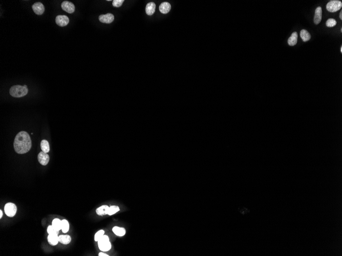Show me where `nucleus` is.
I'll use <instances>...</instances> for the list:
<instances>
[{
  "label": "nucleus",
  "mask_w": 342,
  "mask_h": 256,
  "mask_svg": "<svg viewBox=\"0 0 342 256\" xmlns=\"http://www.w3.org/2000/svg\"><path fill=\"white\" fill-rule=\"evenodd\" d=\"M14 149L19 154L28 153L32 146L31 140L29 134L26 131H21L15 137L13 143Z\"/></svg>",
  "instance_id": "nucleus-1"
},
{
  "label": "nucleus",
  "mask_w": 342,
  "mask_h": 256,
  "mask_svg": "<svg viewBox=\"0 0 342 256\" xmlns=\"http://www.w3.org/2000/svg\"><path fill=\"white\" fill-rule=\"evenodd\" d=\"M28 92V89L24 86L20 85H14L11 87L9 93L13 97L21 98L26 95Z\"/></svg>",
  "instance_id": "nucleus-2"
},
{
  "label": "nucleus",
  "mask_w": 342,
  "mask_h": 256,
  "mask_svg": "<svg viewBox=\"0 0 342 256\" xmlns=\"http://www.w3.org/2000/svg\"><path fill=\"white\" fill-rule=\"evenodd\" d=\"M100 250L103 252H108L111 248V244L109 238L107 235H104L98 241Z\"/></svg>",
  "instance_id": "nucleus-3"
},
{
  "label": "nucleus",
  "mask_w": 342,
  "mask_h": 256,
  "mask_svg": "<svg viewBox=\"0 0 342 256\" xmlns=\"http://www.w3.org/2000/svg\"><path fill=\"white\" fill-rule=\"evenodd\" d=\"M342 7V3L340 1L334 0L330 1L326 5L327 10L330 12H335L339 10Z\"/></svg>",
  "instance_id": "nucleus-4"
},
{
  "label": "nucleus",
  "mask_w": 342,
  "mask_h": 256,
  "mask_svg": "<svg viewBox=\"0 0 342 256\" xmlns=\"http://www.w3.org/2000/svg\"><path fill=\"white\" fill-rule=\"evenodd\" d=\"M4 211L7 216L9 217H13L16 214L17 207L15 203H8L5 205Z\"/></svg>",
  "instance_id": "nucleus-5"
},
{
  "label": "nucleus",
  "mask_w": 342,
  "mask_h": 256,
  "mask_svg": "<svg viewBox=\"0 0 342 256\" xmlns=\"http://www.w3.org/2000/svg\"><path fill=\"white\" fill-rule=\"evenodd\" d=\"M55 22L59 26L65 27L69 24V19L65 15H59L55 18Z\"/></svg>",
  "instance_id": "nucleus-6"
},
{
  "label": "nucleus",
  "mask_w": 342,
  "mask_h": 256,
  "mask_svg": "<svg viewBox=\"0 0 342 256\" xmlns=\"http://www.w3.org/2000/svg\"><path fill=\"white\" fill-rule=\"evenodd\" d=\"M62 9L68 13H73L75 11V6L72 3L64 1L61 4Z\"/></svg>",
  "instance_id": "nucleus-7"
},
{
  "label": "nucleus",
  "mask_w": 342,
  "mask_h": 256,
  "mask_svg": "<svg viewBox=\"0 0 342 256\" xmlns=\"http://www.w3.org/2000/svg\"><path fill=\"white\" fill-rule=\"evenodd\" d=\"M114 19V16L112 13H107L106 15H100L99 17V20L102 23L110 24Z\"/></svg>",
  "instance_id": "nucleus-8"
},
{
  "label": "nucleus",
  "mask_w": 342,
  "mask_h": 256,
  "mask_svg": "<svg viewBox=\"0 0 342 256\" xmlns=\"http://www.w3.org/2000/svg\"><path fill=\"white\" fill-rule=\"evenodd\" d=\"M38 162L43 166H46L49 163V155L47 154V153H44L43 151L40 152L38 153Z\"/></svg>",
  "instance_id": "nucleus-9"
},
{
  "label": "nucleus",
  "mask_w": 342,
  "mask_h": 256,
  "mask_svg": "<svg viewBox=\"0 0 342 256\" xmlns=\"http://www.w3.org/2000/svg\"><path fill=\"white\" fill-rule=\"evenodd\" d=\"M34 12L37 15H42L45 11V7L41 2H36L32 6Z\"/></svg>",
  "instance_id": "nucleus-10"
},
{
  "label": "nucleus",
  "mask_w": 342,
  "mask_h": 256,
  "mask_svg": "<svg viewBox=\"0 0 342 256\" xmlns=\"http://www.w3.org/2000/svg\"><path fill=\"white\" fill-rule=\"evenodd\" d=\"M322 19V9L321 7H318L315 11V17H314V23L315 24L318 25L321 22Z\"/></svg>",
  "instance_id": "nucleus-11"
},
{
  "label": "nucleus",
  "mask_w": 342,
  "mask_h": 256,
  "mask_svg": "<svg viewBox=\"0 0 342 256\" xmlns=\"http://www.w3.org/2000/svg\"><path fill=\"white\" fill-rule=\"evenodd\" d=\"M47 240L51 246H56L59 242L58 234H49L47 237Z\"/></svg>",
  "instance_id": "nucleus-12"
},
{
  "label": "nucleus",
  "mask_w": 342,
  "mask_h": 256,
  "mask_svg": "<svg viewBox=\"0 0 342 256\" xmlns=\"http://www.w3.org/2000/svg\"><path fill=\"white\" fill-rule=\"evenodd\" d=\"M109 210V207L108 205H102L96 210V213L98 215L104 216V215L108 214Z\"/></svg>",
  "instance_id": "nucleus-13"
},
{
  "label": "nucleus",
  "mask_w": 342,
  "mask_h": 256,
  "mask_svg": "<svg viewBox=\"0 0 342 256\" xmlns=\"http://www.w3.org/2000/svg\"><path fill=\"white\" fill-rule=\"evenodd\" d=\"M156 5L153 2H150L148 3L147 6L146 7V12L148 15H153L155 11Z\"/></svg>",
  "instance_id": "nucleus-14"
},
{
  "label": "nucleus",
  "mask_w": 342,
  "mask_h": 256,
  "mask_svg": "<svg viewBox=\"0 0 342 256\" xmlns=\"http://www.w3.org/2000/svg\"><path fill=\"white\" fill-rule=\"evenodd\" d=\"M171 8V6L169 3L164 2L161 4L160 6V11L163 14H166L169 12Z\"/></svg>",
  "instance_id": "nucleus-15"
},
{
  "label": "nucleus",
  "mask_w": 342,
  "mask_h": 256,
  "mask_svg": "<svg viewBox=\"0 0 342 256\" xmlns=\"http://www.w3.org/2000/svg\"><path fill=\"white\" fill-rule=\"evenodd\" d=\"M112 231L115 235H117L119 237H122V236H125V233H126V230L125 228L117 227V226H115L114 228H113Z\"/></svg>",
  "instance_id": "nucleus-16"
},
{
  "label": "nucleus",
  "mask_w": 342,
  "mask_h": 256,
  "mask_svg": "<svg viewBox=\"0 0 342 256\" xmlns=\"http://www.w3.org/2000/svg\"><path fill=\"white\" fill-rule=\"evenodd\" d=\"M297 33L294 32L292 33L290 37L288 40V44L290 46H294L297 44Z\"/></svg>",
  "instance_id": "nucleus-17"
},
{
  "label": "nucleus",
  "mask_w": 342,
  "mask_h": 256,
  "mask_svg": "<svg viewBox=\"0 0 342 256\" xmlns=\"http://www.w3.org/2000/svg\"><path fill=\"white\" fill-rule=\"evenodd\" d=\"M59 242L63 244H68L71 241V238L69 235H60L59 236Z\"/></svg>",
  "instance_id": "nucleus-18"
},
{
  "label": "nucleus",
  "mask_w": 342,
  "mask_h": 256,
  "mask_svg": "<svg viewBox=\"0 0 342 256\" xmlns=\"http://www.w3.org/2000/svg\"><path fill=\"white\" fill-rule=\"evenodd\" d=\"M300 36L304 42H306L308 40H310V38H311V35H310V33L307 30L305 29L302 30L301 31Z\"/></svg>",
  "instance_id": "nucleus-19"
},
{
  "label": "nucleus",
  "mask_w": 342,
  "mask_h": 256,
  "mask_svg": "<svg viewBox=\"0 0 342 256\" xmlns=\"http://www.w3.org/2000/svg\"><path fill=\"white\" fill-rule=\"evenodd\" d=\"M40 148L44 153H49L50 151L49 144L47 140H43L40 143Z\"/></svg>",
  "instance_id": "nucleus-20"
},
{
  "label": "nucleus",
  "mask_w": 342,
  "mask_h": 256,
  "mask_svg": "<svg viewBox=\"0 0 342 256\" xmlns=\"http://www.w3.org/2000/svg\"><path fill=\"white\" fill-rule=\"evenodd\" d=\"M61 221H62V220H60L59 219L55 218L53 219L52 222V225L57 231H60L62 229Z\"/></svg>",
  "instance_id": "nucleus-21"
},
{
  "label": "nucleus",
  "mask_w": 342,
  "mask_h": 256,
  "mask_svg": "<svg viewBox=\"0 0 342 256\" xmlns=\"http://www.w3.org/2000/svg\"><path fill=\"white\" fill-rule=\"evenodd\" d=\"M61 223H62L61 230L62 232L64 233H67L69 230V223L68 221L66 219H63L62 220Z\"/></svg>",
  "instance_id": "nucleus-22"
},
{
  "label": "nucleus",
  "mask_w": 342,
  "mask_h": 256,
  "mask_svg": "<svg viewBox=\"0 0 342 256\" xmlns=\"http://www.w3.org/2000/svg\"><path fill=\"white\" fill-rule=\"evenodd\" d=\"M119 207L117 205H112L110 207H109V210L108 213V215H113L115 213H116L117 212L119 211Z\"/></svg>",
  "instance_id": "nucleus-23"
},
{
  "label": "nucleus",
  "mask_w": 342,
  "mask_h": 256,
  "mask_svg": "<svg viewBox=\"0 0 342 256\" xmlns=\"http://www.w3.org/2000/svg\"><path fill=\"white\" fill-rule=\"evenodd\" d=\"M104 231L102 230H100V231H98L97 233H96L94 236V240L95 241L98 242L100 239L102 238V237L104 235Z\"/></svg>",
  "instance_id": "nucleus-24"
},
{
  "label": "nucleus",
  "mask_w": 342,
  "mask_h": 256,
  "mask_svg": "<svg viewBox=\"0 0 342 256\" xmlns=\"http://www.w3.org/2000/svg\"><path fill=\"white\" fill-rule=\"evenodd\" d=\"M336 25V21L334 19H329L326 22V25L328 27H333Z\"/></svg>",
  "instance_id": "nucleus-25"
},
{
  "label": "nucleus",
  "mask_w": 342,
  "mask_h": 256,
  "mask_svg": "<svg viewBox=\"0 0 342 256\" xmlns=\"http://www.w3.org/2000/svg\"><path fill=\"white\" fill-rule=\"evenodd\" d=\"M59 232V231L55 230L52 225H49L47 228V233L48 234H58Z\"/></svg>",
  "instance_id": "nucleus-26"
},
{
  "label": "nucleus",
  "mask_w": 342,
  "mask_h": 256,
  "mask_svg": "<svg viewBox=\"0 0 342 256\" xmlns=\"http://www.w3.org/2000/svg\"><path fill=\"white\" fill-rule=\"evenodd\" d=\"M124 0H114L113 1V6L115 7H119L123 4Z\"/></svg>",
  "instance_id": "nucleus-27"
},
{
  "label": "nucleus",
  "mask_w": 342,
  "mask_h": 256,
  "mask_svg": "<svg viewBox=\"0 0 342 256\" xmlns=\"http://www.w3.org/2000/svg\"><path fill=\"white\" fill-rule=\"evenodd\" d=\"M98 256H109V255H107V254H104V253H102V252H100V253H99V254H98Z\"/></svg>",
  "instance_id": "nucleus-28"
},
{
  "label": "nucleus",
  "mask_w": 342,
  "mask_h": 256,
  "mask_svg": "<svg viewBox=\"0 0 342 256\" xmlns=\"http://www.w3.org/2000/svg\"><path fill=\"white\" fill-rule=\"evenodd\" d=\"M3 212L2 210H0V218H2L3 216Z\"/></svg>",
  "instance_id": "nucleus-29"
},
{
  "label": "nucleus",
  "mask_w": 342,
  "mask_h": 256,
  "mask_svg": "<svg viewBox=\"0 0 342 256\" xmlns=\"http://www.w3.org/2000/svg\"><path fill=\"white\" fill-rule=\"evenodd\" d=\"M340 18L341 19H342V11H341L340 13Z\"/></svg>",
  "instance_id": "nucleus-30"
},
{
  "label": "nucleus",
  "mask_w": 342,
  "mask_h": 256,
  "mask_svg": "<svg viewBox=\"0 0 342 256\" xmlns=\"http://www.w3.org/2000/svg\"><path fill=\"white\" fill-rule=\"evenodd\" d=\"M341 52L342 53V47H341Z\"/></svg>",
  "instance_id": "nucleus-31"
},
{
  "label": "nucleus",
  "mask_w": 342,
  "mask_h": 256,
  "mask_svg": "<svg viewBox=\"0 0 342 256\" xmlns=\"http://www.w3.org/2000/svg\"><path fill=\"white\" fill-rule=\"evenodd\" d=\"M24 87H28L27 86V85H24Z\"/></svg>",
  "instance_id": "nucleus-32"
}]
</instances>
